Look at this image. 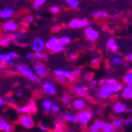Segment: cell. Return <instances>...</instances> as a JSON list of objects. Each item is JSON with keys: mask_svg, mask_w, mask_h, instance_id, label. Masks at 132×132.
<instances>
[{"mask_svg": "<svg viewBox=\"0 0 132 132\" xmlns=\"http://www.w3.org/2000/svg\"><path fill=\"white\" fill-rule=\"evenodd\" d=\"M17 70L20 73V75L23 76L24 78H26L27 79H29L31 82H38L39 81V78L37 77L35 73L33 72L32 68L28 65L25 64H20L17 67Z\"/></svg>", "mask_w": 132, "mask_h": 132, "instance_id": "6da1fadb", "label": "cell"}, {"mask_svg": "<svg viewBox=\"0 0 132 132\" xmlns=\"http://www.w3.org/2000/svg\"><path fill=\"white\" fill-rule=\"evenodd\" d=\"M76 114H77V123L81 125L82 127H87L94 116L93 110L90 109H84L78 112Z\"/></svg>", "mask_w": 132, "mask_h": 132, "instance_id": "7a4b0ae2", "label": "cell"}, {"mask_svg": "<svg viewBox=\"0 0 132 132\" xmlns=\"http://www.w3.org/2000/svg\"><path fill=\"white\" fill-rule=\"evenodd\" d=\"M18 57L19 55L14 51H11L9 53H0V62L4 63L5 66H13L14 61Z\"/></svg>", "mask_w": 132, "mask_h": 132, "instance_id": "3957f363", "label": "cell"}, {"mask_svg": "<svg viewBox=\"0 0 132 132\" xmlns=\"http://www.w3.org/2000/svg\"><path fill=\"white\" fill-rule=\"evenodd\" d=\"M19 122L20 125L26 129H31L34 127L35 122H34V118H33L31 114H20V118H19Z\"/></svg>", "mask_w": 132, "mask_h": 132, "instance_id": "277c9868", "label": "cell"}, {"mask_svg": "<svg viewBox=\"0 0 132 132\" xmlns=\"http://www.w3.org/2000/svg\"><path fill=\"white\" fill-rule=\"evenodd\" d=\"M31 48L34 53L42 52V51H44L45 49V42L42 38H34L31 43Z\"/></svg>", "mask_w": 132, "mask_h": 132, "instance_id": "5b68a950", "label": "cell"}, {"mask_svg": "<svg viewBox=\"0 0 132 132\" xmlns=\"http://www.w3.org/2000/svg\"><path fill=\"white\" fill-rule=\"evenodd\" d=\"M32 70L38 78H44L48 74V68L44 63H35Z\"/></svg>", "mask_w": 132, "mask_h": 132, "instance_id": "8992f818", "label": "cell"}, {"mask_svg": "<svg viewBox=\"0 0 132 132\" xmlns=\"http://www.w3.org/2000/svg\"><path fill=\"white\" fill-rule=\"evenodd\" d=\"M16 110H17V112L21 114L36 113V111H37L36 110V105H35V102L34 101H31V104H26V105L18 106V107H16Z\"/></svg>", "mask_w": 132, "mask_h": 132, "instance_id": "52a82bcc", "label": "cell"}, {"mask_svg": "<svg viewBox=\"0 0 132 132\" xmlns=\"http://www.w3.org/2000/svg\"><path fill=\"white\" fill-rule=\"evenodd\" d=\"M113 95V90L111 89L110 85L104 84L103 86H100V89L98 90V96L101 99H107Z\"/></svg>", "mask_w": 132, "mask_h": 132, "instance_id": "ba28073f", "label": "cell"}, {"mask_svg": "<svg viewBox=\"0 0 132 132\" xmlns=\"http://www.w3.org/2000/svg\"><path fill=\"white\" fill-rule=\"evenodd\" d=\"M88 20L85 19H72L68 22V26L71 29H83L87 28Z\"/></svg>", "mask_w": 132, "mask_h": 132, "instance_id": "9c48e42d", "label": "cell"}, {"mask_svg": "<svg viewBox=\"0 0 132 132\" xmlns=\"http://www.w3.org/2000/svg\"><path fill=\"white\" fill-rule=\"evenodd\" d=\"M43 92L45 94L48 95H55L56 94V88H55V84L50 80H45L42 85Z\"/></svg>", "mask_w": 132, "mask_h": 132, "instance_id": "30bf717a", "label": "cell"}, {"mask_svg": "<svg viewBox=\"0 0 132 132\" xmlns=\"http://www.w3.org/2000/svg\"><path fill=\"white\" fill-rule=\"evenodd\" d=\"M84 34H85V37L89 41H90V42H95L99 38V31L94 30L93 27H87V28H85Z\"/></svg>", "mask_w": 132, "mask_h": 132, "instance_id": "8fae6325", "label": "cell"}, {"mask_svg": "<svg viewBox=\"0 0 132 132\" xmlns=\"http://www.w3.org/2000/svg\"><path fill=\"white\" fill-rule=\"evenodd\" d=\"M73 92L79 98H85L89 97V89L85 85H76L73 87Z\"/></svg>", "mask_w": 132, "mask_h": 132, "instance_id": "7c38bea8", "label": "cell"}, {"mask_svg": "<svg viewBox=\"0 0 132 132\" xmlns=\"http://www.w3.org/2000/svg\"><path fill=\"white\" fill-rule=\"evenodd\" d=\"M2 30L7 32H16L19 30V25L17 24V22L13 20H7L3 22Z\"/></svg>", "mask_w": 132, "mask_h": 132, "instance_id": "4fadbf2b", "label": "cell"}, {"mask_svg": "<svg viewBox=\"0 0 132 132\" xmlns=\"http://www.w3.org/2000/svg\"><path fill=\"white\" fill-rule=\"evenodd\" d=\"M72 106L73 108L77 111H82L84 109H86V106H87V104H86L85 99L83 98H75V99L72 100Z\"/></svg>", "mask_w": 132, "mask_h": 132, "instance_id": "5bb4252c", "label": "cell"}, {"mask_svg": "<svg viewBox=\"0 0 132 132\" xmlns=\"http://www.w3.org/2000/svg\"><path fill=\"white\" fill-rule=\"evenodd\" d=\"M112 109H113V112L116 114H121L126 112L127 105L125 104H123V103H121V102H117V103L114 104Z\"/></svg>", "mask_w": 132, "mask_h": 132, "instance_id": "9a60e30c", "label": "cell"}, {"mask_svg": "<svg viewBox=\"0 0 132 132\" xmlns=\"http://www.w3.org/2000/svg\"><path fill=\"white\" fill-rule=\"evenodd\" d=\"M104 122L103 120H95L93 124H90L89 127L88 132H101Z\"/></svg>", "mask_w": 132, "mask_h": 132, "instance_id": "2e32d148", "label": "cell"}, {"mask_svg": "<svg viewBox=\"0 0 132 132\" xmlns=\"http://www.w3.org/2000/svg\"><path fill=\"white\" fill-rule=\"evenodd\" d=\"M14 10L10 7H6L0 10V18L3 20H9L14 16Z\"/></svg>", "mask_w": 132, "mask_h": 132, "instance_id": "e0dca14e", "label": "cell"}, {"mask_svg": "<svg viewBox=\"0 0 132 132\" xmlns=\"http://www.w3.org/2000/svg\"><path fill=\"white\" fill-rule=\"evenodd\" d=\"M54 75H55V78H64L66 79H68L70 77V71L67 70V69L58 68V69L54 70Z\"/></svg>", "mask_w": 132, "mask_h": 132, "instance_id": "ac0fdd59", "label": "cell"}, {"mask_svg": "<svg viewBox=\"0 0 132 132\" xmlns=\"http://www.w3.org/2000/svg\"><path fill=\"white\" fill-rule=\"evenodd\" d=\"M12 130H13V126L9 122H7V120L0 118V131L12 132Z\"/></svg>", "mask_w": 132, "mask_h": 132, "instance_id": "d6986e66", "label": "cell"}, {"mask_svg": "<svg viewBox=\"0 0 132 132\" xmlns=\"http://www.w3.org/2000/svg\"><path fill=\"white\" fill-rule=\"evenodd\" d=\"M121 95L124 99L131 100L132 98V86L125 85L123 86V89L121 90Z\"/></svg>", "mask_w": 132, "mask_h": 132, "instance_id": "ffe728a7", "label": "cell"}, {"mask_svg": "<svg viewBox=\"0 0 132 132\" xmlns=\"http://www.w3.org/2000/svg\"><path fill=\"white\" fill-rule=\"evenodd\" d=\"M65 118H66V121L68 123L71 124H76L77 123V114L76 113H74L73 111L68 110L64 114Z\"/></svg>", "mask_w": 132, "mask_h": 132, "instance_id": "44dd1931", "label": "cell"}, {"mask_svg": "<svg viewBox=\"0 0 132 132\" xmlns=\"http://www.w3.org/2000/svg\"><path fill=\"white\" fill-rule=\"evenodd\" d=\"M33 55H34V60H35V63H43V61H44V60H47V58H48V55H47L44 51L34 53V54H33Z\"/></svg>", "mask_w": 132, "mask_h": 132, "instance_id": "7402d4cb", "label": "cell"}, {"mask_svg": "<svg viewBox=\"0 0 132 132\" xmlns=\"http://www.w3.org/2000/svg\"><path fill=\"white\" fill-rule=\"evenodd\" d=\"M106 48L108 50L112 51V52H117L118 50V44H117V41L114 39V38H110V39H108L107 43H106Z\"/></svg>", "mask_w": 132, "mask_h": 132, "instance_id": "603a6c76", "label": "cell"}, {"mask_svg": "<svg viewBox=\"0 0 132 132\" xmlns=\"http://www.w3.org/2000/svg\"><path fill=\"white\" fill-rule=\"evenodd\" d=\"M57 44H58V38L53 36V37L49 38L46 41V43H45V48H46L47 50L51 51Z\"/></svg>", "mask_w": 132, "mask_h": 132, "instance_id": "cb8c5ba5", "label": "cell"}, {"mask_svg": "<svg viewBox=\"0 0 132 132\" xmlns=\"http://www.w3.org/2000/svg\"><path fill=\"white\" fill-rule=\"evenodd\" d=\"M54 103L50 99H44L42 102V107L45 113H50L52 111V106Z\"/></svg>", "mask_w": 132, "mask_h": 132, "instance_id": "d4e9b609", "label": "cell"}, {"mask_svg": "<svg viewBox=\"0 0 132 132\" xmlns=\"http://www.w3.org/2000/svg\"><path fill=\"white\" fill-rule=\"evenodd\" d=\"M82 68H75L72 71H70V77H69V80L70 81H75L76 79L79 76V74L81 73Z\"/></svg>", "mask_w": 132, "mask_h": 132, "instance_id": "484cf974", "label": "cell"}, {"mask_svg": "<svg viewBox=\"0 0 132 132\" xmlns=\"http://www.w3.org/2000/svg\"><path fill=\"white\" fill-rule=\"evenodd\" d=\"M111 124L114 126L116 129H120V128H123L124 126V119L121 118V117H117V118L113 119V122Z\"/></svg>", "mask_w": 132, "mask_h": 132, "instance_id": "4316f807", "label": "cell"}, {"mask_svg": "<svg viewBox=\"0 0 132 132\" xmlns=\"http://www.w3.org/2000/svg\"><path fill=\"white\" fill-rule=\"evenodd\" d=\"M11 44V39L9 36H2L0 38V47H9Z\"/></svg>", "mask_w": 132, "mask_h": 132, "instance_id": "83f0119b", "label": "cell"}, {"mask_svg": "<svg viewBox=\"0 0 132 132\" xmlns=\"http://www.w3.org/2000/svg\"><path fill=\"white\" fill-rule=\"evenodd\" d=\"M92 16L94 19H105L108 17V14L106 11H93Z\"/></svg>", "mask_w": 132, "mask_h": 132, "instance_id": "f1b7e54d", "label": "cell"}, {"mask_svg": "<svg viewBox=\"0 0 132 132\" xmlns=\"http://www.w3.org/2000/svg\"><path fill=\"white\" fill-rule=\"evenodd\" d=\"M116 131V128L111 123H108V122H104V126H103V128H102V132H114Z\"/></svg>", "mask_w": 132, "mask_h": 132, "instance_id": "f546056e", "label": "cell"}, {"mask_svg": "<svg viewBox=\"0 0 132 132\" xmlns=\"http://www.w3.org/2000/svg\"><path fill=\"white\" fill-rule=\"evenodd\" d=\"M58 43L61 44L62 46H66L71 43V38L69 36H62V37L58 38Z\"/></svg>", "mask_w": 132, "mask_h": 132, "instance_id": "4dcf8cb0", "label": "cell"}, {"mask_svg": "<svg viewBox=\"0 0 132 132\" xmlns=\"http://www.w3.org/2000/svg\"><path fill=\"white\" fill-rule=\"evenodd\" d=\"M123 81L126 85H130L132 86V72H131V69L128 70V72L124 76L123 78Z\"/></svg>", "mask_w": 132, "mask_h": 132, "instance_id": "1f68e13d", "label": "cell"}, {"mask_svg": "<svg viewBox=\"0 0 132 132\" xmlns=\"http://www.w3.org/2000/svg\"><path fill=\"white\" fill-rule=\"evenodd\" d=\"M111 86V89L113 90V93H120L123 89V84L120 83V82H117L116 84H113Z\"/></svg>", "mask_w": 132, "mask_h": 132, "instance_id": "d6a6232c", "label": "cell"}, {"mask_svg": "<svg viewBox=\"0 0 132 132\" xmlns=\"http://www.w3.org/2000/svg\"><path fill=\"white\" fill-rule=\"evenodd\" d=\"M62 103L64 104H66V105H68V104H70L71 103H72V96L69 94H68V93H65L63 96H62Z\"/></svg>", "mask_w": 132, "mask_h": 132, "instance_id": "836d02e7", "label": "cell"}, {"mask_svg": "<svg viewBox=\"0 0 132 132\" xmlns=\"http://www.w3.org/2000/svg\"><path fill=\"white\" fill-rule=\"evenodd\" d=\"M66 4L68 5L70 9H78L79 6V2L78 1V0H67Z\"/></svg>", "mask_w": 132, "mask_h": 132, "instance_id": "e575fe53", "label": "cell"}, {"mask_svg": "<svg viewBox=\"0 0 132 132\" xmlns=\"http://www.w3.org/2000/svg\"><path fill=\"white\" fill-rule=\"evenodd\" d=\"M65 128L64 125L60 124L59 122H55L54 123V131L53 132H64Z\"/></svg>", "mask_w": 132, "mask_h": 132, "instance_id": "d590c367", "label": "cell"}, {"mask_svg": "<svg viewBox=\"0 0 132 132\" xmlns=\"http://www.w3.org/2000/svg\"><path fill=\"white\" fill-rule=\"evenodd\" d=\"M64 50H65V47L62 46L61 44H59V43H58V44H57L56 45H55V46L50 51V52L51 53H53V54H58V53L63 52Z\"/></svg>", "mask_w": 132, "mask_h": 132, "instance_id": "8d00e7d4", "label": "cell"}, {"mask_svg": "<svg viewBox=\"0 0 132 132\" xmlns=\"http://www.w3.org/2000/svg\"><path fill=\"white\" fill-rule=\"evenodd\" d=\"M45 3H46L45 0H34V1H33V9H40V7H42Z\"/></svg>", "mask_w": 132, "mask_h": 132, "instance_id": "74e56055", "label": "cell"}, {"mask_svg": "<svg viewBox=\"0 0 132 132\" xmlns=\"http://www.w3.org/2000/svg\"><path fill=\"white\" fill-rule=\"evenodd\" d=\"M100 63H101V58L100 57H94L90 61V66L93 68H98L100 66Z\"/></svg>", "mask_w": 132, "mask_h": 132, "instance_id": "f35d334b", "label": "cell"}, {"mask_svg": "<svg viewBox=\"0 0 132 132\" xmlns=\"http://www.w3.org/2000/svg\"><path fill=\"white\" fill-rule=\"evenodd\" d=\"M121 62H122V60H121V58H120V57L114 56V57H113V59L110 61V64L112 65V66H114V65L120 64Z\"/></svg>", "mask_w": 132, "mask_h": 132, "instance_id": "ab89813d", "label": "cell"}, {"mask_svg": "<svg viewBox=\"0 0 132 132\" xmlns=\"http://www.w3.org/2000/svg\"><path fill=\"white\" fill-rule=\"evenodd\" d=\"M60 110H61V108H60V106L58 105V104H53V106H52V112H53L54 114H58V113L60 112Z\"/></svg>", "mask_w": 132, "mask_h": 132, "instance_id": "60d3db41", "label": "cell"}, {"mask_svg": "<svg viewBox=\"0 0 132 132\" xmlns=\"http://www.w3.org/2000/svg\"><path fill=\"white\" fill-rule=\"evenodd\" d=\"M117 82V80L114 78H109V79H105V84L107 85H113V84H116Z\"/></svg>", "mask_w": 132, "mask_h": 132, "instance_id": "b9f144b4", "label": "cell"}, {"mask_svg": "<svg viewBox=\"0 0 132 132\" xmlns=\"http://www.w3.org/2000/svg\"><path fill=\"white\" fill-rule=\"evenodd\" d=\"M15 103V98L14 97H12L10 94H9V96L7 97V99L5 100V104H12Z\"/></svg>", "mask_w": 132, "mask_h": 132, "instance_id": "7bdbcfd3", "label": "cell"}, {"mask_svg": "<svg viewBox=\"0 0 132 132\" xmlns=\"http://www.w3.org/2000/svg\"><path fill=\"white\" fill-rule=\"evenodd\" d=\"M60 11V7L58 6H53V7H50V12L53 14H57L59 13Z\"/></svg>", "mask_w": 132, "mask_h": 132, "instance_id": "ee69618b", "label": "cell"}, {"mask_svg": "<svg viewBox=\"0 0 132 132\" xmlns=\"http://www.w3.org/2000/svg\"><path fill=\"white\" fill-rule=\"evenodd\" d=\"M90 89H95L98 86V80L96 79H92L90 81Z\"/></svg>", "mask_w": 132, "mask_h": 132, "instance_id": "f6af8a7d", "label": "cell"}, {"mask_svg": "<svg viewBox=\"0 0 132 132\" xmlns=\"http://www.w3.org/2000/svg\"><path fill=\"white\" fill-rule=\"evenodd\" d=\"M25 57H26V59L28 61H33L34 60V55H33L32 53H27Z\"/></svg>", "mask_w": 132, "mask_h": 132, "instance_id": "bcb514c9", "label": "cell"}, {"mask_svg": "<svg viewBox=\"0 0 132 132\" xmlns=\"http://www.w3.org/2000/svg\"><path fill=\"white\" fill-rule=\"evenodd\" d=\"M57 122H59V123L62 124V125H65V124L67 123L64 114H61V116H59V117H58V121H57Z\"/></svg>", "mask_w": 132, "mask_h": 132, "instance_id": "7dc6e473", "label": "cell"}, {"mask_svg": "<svg viewBox=\"0 0 132 132\" xmlns=\"http://www.w3.org/2000/svg\"><path fill=\"white\" fill-rule=\"evenodd\" d=\"M132 124V117H128V118L126 119V120H124V125L127 126V127H129V126H131Z\"/></svg>", "mask_w": 132, "mask_h": 132, "instance_id": "c3c4849f", "label": "cell"}, {"mask_svg": "<svg viewBox=\"0 0 132 132\" xmlns=\"http://www.w3.org/2000/svg\"><path fill=\"white\" fill-rule=\"evenodd\" d=\"M25 21L28 22V23H31V22L33 21V20H34V18H33L32 15H27L26 17H25Z\"/></svg>", "mask_w": 132, "mask_h": 132, "instance_id": "681fc988", "label": "cell"}, {"mask_svg": "<svg viewBox=\"0 0 132 132\" xmlns=\"http://www.w3.org/2000/svg\"><path fill=\"white\" fill-rule=\"evenodd\" d=\"M56 80L61 84H66L68 82V79H64V78H56Z\"/></svg>", "mask_w": 132, "mask_h": 132, "instance_id": "f907efd6", "label": "cell"}, {"mask_svg": "<svg viewBox=\"0 0 132 132\" xmlns=\"http://www.w3.org/2000/svg\"><path fill=\"white\" fill-rule=\"evenodd\" d=\"M76 58H77V55H76V54L71 53V54H69V55H68V59L74 60V59H76Z\"/></svg>", "mask_w": 132, "mask_h": 132, "instance_id": "816d5d0a", "label": "cell"}, {"mask_svg": "<svg viewBox=\"0 0 132 132\" xmlns=\"http://www.w3.org/2000/svg\"><path fill=\"white\" fill-rule=\"evenodd\" d=\"M98 84H99L100 86H103L105 84V79H104V78H102V79H99V81H98Z\"/></svg>", "mask_w": 132, "mask_h": 132, "instance_id": "f5cc1de1", "label": "cell"}, {"mask_svg": "<svg viewBox=\"0 0 132 132\" xmlns=\"http://www.w3.org/2000/svg\"><path fill=\"white\" fill-rule=\"evenodd\" d=\"M52 31H53L54 32H58V31H60V27H59V26H55V27H54V29L52 30Z\"/></svg>", "mask_w": 132, "mask_h": 132, "instance_id": "db71d44e", "label": "cell"}, {"mask_svg": "<svg viewBox=\"0 0 132 132\" xmlns=\"http://www.w3.org/2000/svg\"><path fill=\"white\" fill-rule=\"evenodd\" d=\"M5 104V99L3 97H0V107H2Z\"/></svg>", "mask_w": 132, "mask_h": 132, "instance_id": "11a10c76", "label": "cell"}, {"mask_svg": "<svg viewBox=\"0 0 132 132\" xmlns=\"http://www.w3.org/2000/svg\"><path fill=\"white\" fill-rule=\"evenodd\" d=\"M39 128H40V129L42 130V131H46V130H47V128L44 125H40Z\"/></svg>", "mask_w": 132, "mask_h": 132, "instance_id": "9f6ffc18", "label": "cell"}, {"mask_svg": "<svg viewBox=\"0 0 132 132\" xmlns=\"http://www.w3.org/2000/svg\"><path fill=\"white\" fill-rule=\"evenodd\" d=\"M127 59H128V61H131L132 60V54L131 53H129L128 55H127Z\"/></svg>", "mask_w": 132, "mask_h": 132, "instance_id": "6f0895ef", "label": "cell"}, {"mask_svg": "<svg viewBox=\"0 0 132 132\" xmlns=\"http://www.w3.org/2000/svg\"><path fill=\"white\" fill-rule=\"evenodd\" d=\"M93 25V22L90 21V20H88V23H87V27H92Z\"/></svg>", "mask_w": 132, "mask_h": 132, "instance_id": "680465c9", "label": "cell"}, {"mask_svg": "<svg viewBox=\"0 0 132 132\" xmlns=\"http://www.w3.org/2000/svg\"><path fill=\"white\" fill-rule=\"evenodd\" d=\"M126 112L127 113H128V114H130V113H131V108H127V109H126Z\"/></svg>", "mask_w": 132, "mask_h": 132, "instance_id": "91938a15", "label": "cell"}, {"mask_svg": "<svg viewBox=\"0 0 132 132\" xmlns=\"http://www.w3.org/2000/svg\"><path fill=\"white\" fill-rule=\"evenodd\" d=\"M17 96H18V97H21L22 96V93H21V92H19V93H17Z\"/></svg>", "mask_w": 132, "mask_h": 132, "instance_id": "94428289", "label": "cell"}, {"mask_svg": "<svg viewBox=\"0 0 132 132\" xmlns=\"http://www.w3.org/2000/svg\"><path fill=\"white\" fill-rule=\"evenodd\" d=\"M4 67H5L4 63H1V62H0V68H4Z\"/></svg>", "mask_w": 132, "mask_h": 132, "instance_id": "6125c7cd", "label": "cell"}]
</instances>
